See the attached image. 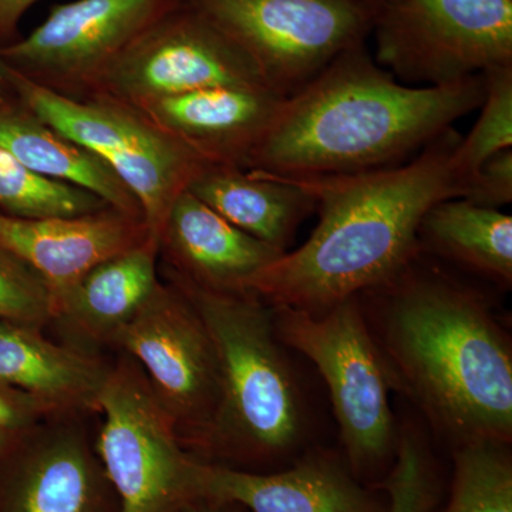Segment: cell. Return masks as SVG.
<instances>
[{
  "label": "cell",
  "instance_id": "6da1fadb",
  "mask_svg": "<svg viewBox=\"0 0 512 512\" xmlns=\"http://www.w3.org/2000/svg\"><path fill=\"white\" fill-rule=\"evenodd\" d=\"M460 138L448 128L412 160L384 170L286 180L313 195L318 227L262 269L248 292L271 308L320 313L386 284L420 254L427 211L460 198L451 165Z\"/></svg>",
  "mask_w": 512,
  "mask_h": 512
},
{
  "label": "cell",
  "instance_id": "7a4b0ae2",
  "mask_svg": "<svg viewBox=\"0 0 512 512\" xmlns=\"http://www.w3.org/2000/svg\"><path fill=\"white\" fill-rule=\"evenodd\" d=\"M483 97V74L439 87L400 83L362 43L282 100L245 170L303 180L396 167Z\"/></svg>",
  "mask_w": 512,
  "mask_h": 512
},
{
  "label": "cell",
  "instance_id": "3957f363",
  "mask_svg": "<svg viewBox=\"0 0 512 512\" xmlns=\"http://www.w3.org/2000/svg\"><path fill=\"white\" fill-rule=\"evenodd\" d=\"M419 256V255H417ZM417 256L380 291L383 345L396 376L454 447L512 440V349L483 296Z\"/></svg>",
  "mask_w": 512,
  "mask_h": 512
},
{
  "label": "cell",
  "instance_id": "277c9868",
  "mask_svg": "<svg viewBox=\"0 0 512 512\" xmlns=\"http://www.w3.org/2000/svg\"><path fill=\"white\" fill-rule=\"evenodd\" d=\"M210 330L221 367L217 416L198 460L234 470H278L302 443L298 386L274 311L252 292H214L163 274Z\"/></svg>",
  "mask_w": 512,
  "mask_h": 512
},
{
  "label": "cell",
  "instance_id": "5b68a950",
  "mask_svg": "<svg viewBox=\"0 0 512 512\" xmlns=\"http://www.w3.org/2000/svg\"><path fill=\"white\" fill-rule=\"evenodd\" d=\"M272 311L282 345L308 357L328 386L350 471L359 480L376 474L396 454L399 434L389 403V373L359 296L320 313Z\"/></svg>",
  "mask_w": 512,
  "mask_h": 512
},
{
  "label": "cell",
  "instance_id": "8992f818",
  "mask_svg": "<svg viewBox=\"0 0 512 512\" xmlns=\"http://www.w3.org/2000/svg\"><path fill=\"white\" fill-rule=\"evenodd\" d=\"M0 77L20 106L92 151L119 175L137 198L151 238L158 242L174 201L207 163L130 104L106 96L70 99L2 62Z\"/></svg>",
  "mask_w": 512,
  "mask_h": 512
},
{
  "label": "cell",
  "instance_id": "52a82bcc",
  "mask_svg": "<svg viewBox=\"0 0 512 512\" xmlns=\"http://www.w3.org/2000/svg\"><path fill=\"white\" fill-rule=\"evenodd\" d=\"M96 450L119 512H178L201 495L204 461L188 453L143 369L116 352L99 394Z\"/></svg>",
  "mask_w": 512,
  "mask_h": 512
},
{
  "label": "cell",
  "instance_id": "ba28073f",
  "mask_svg": "<svg viewBox=\"0 0 512 512\" xmlns=\"http://www.w3.org/2000/svg\"><path fill=\"white\" fill-rule=\"evenodd\" d=\"M376 62L400 83L439 87L512 66V0H393L376 13Z\"/></svg>",
  "mask_w": 512,
  "mask_h": 512
},
{
  "label": "cell",
  "instance_id": "9c48e42d",
  "mask_svg": "<svg viewBox=\"0 0 512 512\" xmlns=\"http://www.w3.org/2000/svg\"><path fill=\"white\" fill-rule=\"evenodd\" d=\"M288 97L340 53L366 43L373 16L359 0H185Z\"/></svg>",
  "mask_w": 512,
  "mask_h": 512
},
{
  "label": "cell",
  "instance_id": "30bf717a",
  "mask_svg": "<svg viewBox=\"0 0 512 512\" xmlns=\"http://www.w3.org/2000/svg\"><path fill=\"white\" fill-rule=\"evenodd\" d=\"M143 369L188 453L200 457L221 397V367L210 330L177 286L161 279L136 318L111 343Z\"/></svg>",
  "mask_w": 512,
  "mask_h": 512
},
{
  "label": "cell",
  "instance_id": "8fae6325",
  "mask_svg": "<svg viewBox=\"0 0 512 512\" xmlns=\"http://www.w3.org/2000/svg\"><path fill=\"white\" fill-rule=\"evenodd\" d=\"M185 0H74L55 5L29 36L0 47V62L70 99L92 96L141 33Z\"/></svg>",
  "mask_w": 512,
  "mask_h": 512
},
{
  "label": "cell",
  "instance_id": "7c38bea8",
  "mask_svg": "<svg viewBox=\"0 0 512 512\" xmlns=\"http://www.w3.org/2000/svg\"><path fill=\"white\" fill-rule=\"evenodd\" d=\"M218 86L266 87L245 53L184 2L124 50L90 97L140 107Z\"/></svg>",
  "mask_w": 512,
  "mask_h": 512
},
{
  "label": "cell",
  "instance_id": "4fadbf2b",
  "mask_svg": "<svg viewBox=\"0 0 512 512\" xmlns=\"http://www.w3.org/2000/svg\"><path fill=\"white\" fill-rule=\"evenodd\" d=\"M99 413L60 410L0 454V512H119L96 450Z\"/></svg>",
  "mask_w": 512,
  "mask_h": 512
},
{
  "label": "cell",
  "instance_id": "5bb4252c",
  "mask_svg": "<svg viewBox=\"0 0 512 512\" xmlns=\"http://www.w3.org/2000/svg\"><path fill=\"white\" fill-rule=\"evenodd\" d=\"M284 99L264 86H218L136 109L204 163L245 170Z\"/></svg>",
  "mask_w": 512,
  "mask_h": 512
},
{
  "label": "cell",
  "instance_id": "9a60e30c",
  "mask_svg": "<svg viewBox=\"0 0 512 512\" xmlns=\"http://www.w3.org/2000/svg\"><path fill=\"white\" fill-rule=\"evenodd\" d=\"M158 254L163 274L214 292H248L262 269L282 254L234 227L185 190L168 211Z\"/></svg>",
  "mask_w": 512,
  "mask_h": 512
},
{
  "label": "cell",
  "instance_id": "2e32d148",
  "mask_svg": "<svg viewBox=\"0 0 512 512\" xmlns=\"http://www.w3.org/2000/svg\"><path fill=\"white\" fill-rule=\"evenodd\" d=\"M148 238L143 218L114 208L82 217L40 220L0 214V247L45 279L53 302L93 266Z\"/></svg>",
  "mask_w": 512,
  "mask_h": 512
},
{
  "label": "cell",
  "instance_id": "e0dca14e",
  "mask_svg": "<svg viewBox=\"0 0 512 512\" xmlns=\"http://www.w3.org/2000/svg\"><path fill=\"white\" fill-rule=\"evenodd\" d=\"M201 495L237 501L251 512H384L387 504L328 451L266 473L204 463Z\"/></svg>",
  "mask_w": 512,
  "mask_h": 512
},
{
  "label": "cell",
  "instance_id": "ac0fdd59",
  "mask_svg": "<svg viewBox=\"0 0 512 512\" xmlns=\"http://www.w3.org/2000/svg\"><path fill=\"white\" fill-rule=\"evenodd\" d=\"M158 242L148 238L86 272L55 301V338L93 353L110 352L160 285Z\"/></svg>",
  "mask_w": 512,
  "mask_h": 512
},
{
  "label": "cell",
  "instance_id": "d6986e66",
  "mask_svg": "<svg viewBox=\"0 0 512 512\" xmlns=\"http://www.w3.org/2000/svg\"><path fill=\"white\" fill-rule=\"evenodd\" d=\"M113 356L76 348L35 326L0 319V382L60 410L99 413Z\"/></svg>",
  "mask_w": 512,
  "mask_h": 512
},
{
  "label": "cell",
  "instance_id": "ffe728a7",
  "mask_svg": "<svg viewBox=\"0 0 512 512\" xmlns=\"http://www.w3.org/2000/svg\"><path fill=\"white\" fill-rule=\"evenodd\" d=\"M187 190L234 227L284 252L316 208L299 185L234 165L205 164Z\"/></svg>",
  "mask_w": 512,
  "mask_h": 512
},
{
  "label": "cell",
  "instance_id": "44dd1931",
  "mask_svg": "<svg viewBox=\"0 0 512 512\" xmlns=\"http://www.w3.org/2000/svg\"><path fill=\"white\" fill-rule=\"evenodd\" d=\"M0 147L37 174L92 191L114 210L143 218L137 198L109 165L18 101L0 106Z\"/></svg>",
  "mask_w": 512,
  "mask_h": 512
},
{
  "label": "cell",
  "instance_id": "7402d4cb",
  "mask_svg": "<svg viewBox=\"0 0 512 512\" xmlns=\"http://www.w3.org/2000/svg\"><path fill=\"white\" fill-rule=\"evenodd\" d=\"M420 252L441 256L494 282L512 285V218L463 198H447L427 211L419 227Z\"/></svg>",
  "mask_w": 512,
  "mask_h": 512
},
{
  "label": "cell",
  "instance_id": "603a6c76",
  "mask_svg": "<svg viewBox=\"0 0 512 512\" xmlns=\"http://www.w3.org/2000/svg\"><path fill=\"white\" fill-rule=\"evenodd\" d=\"M111 208L92 191L29 170L0 147V214L9 217L74 218Z\"/></svg>",
  "mask_w": 512,
  "mask_h": 512
},
{
  "label": "cell",
  "instance_id": "cb8c5ba5",
  "mask_svg": "<svg viewBox=\"0 0 512 512\" xmlns=\"http://www.w3.org/2000/svg\"><path fill=\"white\" fill-rule=\"evenodd\" d=\"M510 443L477 440L454 447L450 497L440 512H512Z\"/></svg>",
  "mask_w": 512,
  "mask_h": 512
},
{
  "label": "cell",
  "instance_id": "d4e9b609",
  "mask_svg": "<svg viewBox=\"0 0 512 512\" xmlns=\"http://www.w3.org/2000/svg\"><path fill=\"white\" fill-rule=\"evenodd\" d=\"M481 113L467 137L460 138L451 156L460 197L464 185L488 160L512 148V66L483 73Z\"/></svg>",
  "mask_w": 512,
  "mask_h": 512
},
{
  "label": "cell",
  "instance_id": "484cf974",
  "mask_svg": "<svg viewBox=\"0 0 512 512\" xmlns=\"http://www.w3.org/2000/svg\"><path fill=\"white\" fill-rule=\"evenodd\" d=\"M382 490L387 501L384 512L436 511L441 495L439 470L419 434H399L392 468Z\"/></svg>",
  "mask_w": 512,
  "mask_h": 512
},
{
  "label": "cell",
  "instance_id": "4316f807",
  "mask_svg": "<svg viewBox=\"0 0 512 512\" xmlns=\"http://www.w3.org/2000/svg\"><path fill=\"white\" fill-rule=\"evenodd\" d=\"M53 316L55 302L45 279L0 247V319L47 330Z\"/></svg>",
  "mask_w": 512,
  "mask_h": 512
},
{
  "label": "cell",
  "instance_id": "83f0119b",
  "mask_svg": "<svg viewBox=\"0 0 512 512\" xmlns=\"http://www.w3.org/2000/svg\"><path fill=\"white\" fill-rule=\"evenodd\" d=\"M463 200L485 208L503 207L512 201V148L488 158L464 185Z\"/></svg>",
  "mask_w": 512,
  "mask_h": 512
},
{
  "label": "cell",
  "instance_id": "f1b7e54d",
  "mask_svg": "<svg viewBox=\"0 0 512 512\" xmlns=\"http://www.w3.org/2000/svg\"><path fill=\"white\" fill-rule=\"evenodd\" d=\"M56 412H60V409L39 397L0 382V430L19 433Z\"/></svg>",
  "mask_w": 512,
  "mask_h": 512
},
{
  "label": "cell",
  "instance_id": "f546056e",
  "mask_svg": "<svg viewBox=\"0 0 512 512\" xmlns=\"http://www.w3.org/2000/svg\"><path fill=\"white\" fill-rule=\"evenodd\" d=\"M39 0H0V47L15 42L23 15Z\"/></svg>",
  "mask_w": 512,
  "mask_h": 512
},
{
  "label": "cell",
  "instance_id": "4dcf8cb0",
  "mask_svg": "<svg viewBox=\"0 0 512 512\" xmlns=\"http://www.w3.org/2000/svg\"><path fill=\"white\" fill-rule=\"evenodd\" d=\"M178 512H251L237 501L225 500V498L200 495L192 498Z\"/></svg>",
  "mask_w": 512,
  "mask_h": 512
},
{
  "label": "cell",
  "instance_id": "1f68e13d",
  "mask_svg": "<svg viewBox=\"0 0 512 512\" xmlns=\"http://www.w3.org/2000/svg\"><path fill=\"white\" fill-rule=\"evenodd\" d=\"M359 2L372 13L373 19H375L376 13L382 10L384 6L392 3L393 0H359Z\"/></svg>",
  "mask_w": 512,
  "mask_h": 512
},
{
  "label": "cell",
  "instance_id": "d6a6232c",
  "mask_svg": "<svg viewBox=\"0 0 512 512\" xmlns=\"http://www.w3.org/2000/svg\"><path fill=\"white\" fill-rule=\"evenodd\" d=\"M20 433V431H19ZM16 434L12 433V431L0 430V454L9 447V444L12 443V440L15 439Z\"/></svg>",
  "mask_w": 512,
  "mask_h": 512
},
{
  "label": "cell",
  "instance_id": "836d02e7",
  "mask_svg": "<svg viewBox=\"0 0 512 512\" xmlns=\"http://www.w3.org/2000/svg\"><path fill=\"white\" fill-rule=\"evenodd\" d=\"M10 101H12V94H10L8 86H6L2 77H0V106H5V104L10 103Z\"/></svg>",
  "mask_w": 512,
  "mask_h": 512
}]
</instances>
